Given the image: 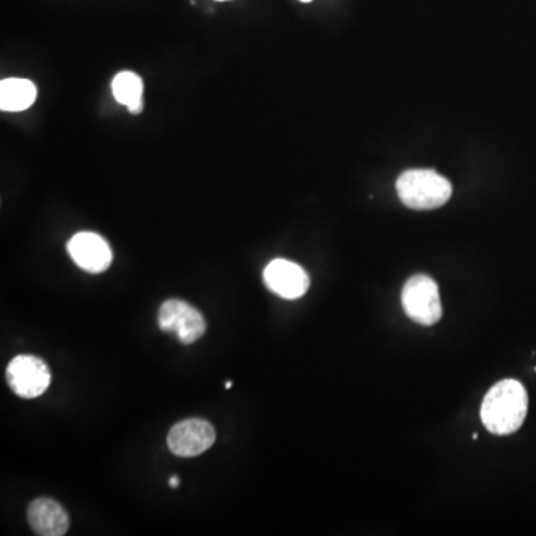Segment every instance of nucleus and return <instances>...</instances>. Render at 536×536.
I'll use <instances>...</instances> for the list:
<instances>
[{"instance_id":"obj_5","label":"nucleus","mask_w":536,"mask_h":536,"mask_svg":"<svg viewBox=\"0 0 536 536\" xmlns=\"http://www.w3.org/2000/svg\"><path fill=\"white\" fill-rule=\"evenodd\" d=\"M158 325L164 333L175 334L182 344H193L206 333L203 315L181 300H169L158 310Z\"/></svg>"},{"instance_id":"obj_8","label":"nucleus","mask_w":536,"mask_h":536,"mask_svg":"<svg viewBox=\"0 0 536 536\" xmlns=\"http://www.w3.org/2000/svg\"><path fill=\"white\" fill-rule=\"evenodd\" d=\"M264 282L273 294L285 300H297L310 286L306 270L288 260H274L264 270Z\"/></svg>"},{"instance_id":"obj_9","label":"nucleus","mask_w":536,"mask_h":536,"mask_svg":"<svg viewBox=\"0 0 536 536\" xmlns=\"http://www.w3.org/2000/svg\"><path fill=\"white\" fill-rule=\"evenodd\" d=\"M27 522L39 536H63L69 531L65 508L51 498H38L29 505Z\"/></svg>"},{"instance_id":"obj_7","label":"nucleus","mask_w":536,"mask_h":536,"mask_svg":"<svg viewBox=\"0 0 536 536\" xmlns=\"http://www.w3.org/2000/svg\"><path fill=\"white\" fill-rule=\"evenodd\" d=\"M67 251L73 263L88 273H102L111 267L114 260L109 243L99 234L88 231L75 234L67 243Z\"/></svg>"},{"instance_id":"obj_1","label":"nucleus","mask_w":536,"mask_h":536,"mask_svg":"<svg viewBox=\"0 0 536 536\" xmlns=\"http://www.w3.org/2000/svg\"><path fill=\"white\" fill-rule=\"evenodd\" d=\"M528 405V392L522 383L513 379L502 380L484 397L481 420L492 434L510 435L522 428Z\"/></svg>"},{"instance_id":"obj_2","label":"nucleus","mask_w":536,"mask_h":536,"mask_svg":"<svg viewBox=\"0 0 536 536\" xmlns=\"http://www.w3.org/2000/svg\"><path fill=\"white\" fill-rule=\"evenodd\" d=\"M449 179L434 170H407L397 181L398 197L414 210H432L444 206L452 197Z\"/></svg>"},{"instance_id":"obj_4","label":"nucleus","mask_w":536,"mask_h":536,"mask_svg":"<svg viewBox=\"0 0 536 536\" xmlns=\"http://www.w3.org/2000/svg\"><path fill=\"white\" fill-rule=\"evenodd\" d=\"M6 380H8L9 388L18 397L33 400V398L41 397L50 388V368L41 358L20 355L9 362L6 368Z\"/></svg>"},{"instance_id":"obj_15","label":"nucleus","mask_w":536,"mask_h":536,"mask_svg":"<svg viewBox=\"0 0 536 536\" xmlns=\"http://www.w3.org/2000/svg\"><path fill=\"white\" fill-rule=\"evenodd\" d=\"M218 2H225V0H218Z\"/></svg>"},{"instance_id":"obj_3","label":"nucleus","mask_w":536,"mask_h":536,"mask_svg":"<svg viewBox=\"0 0 536 536\" xmlns=\"http://www.w3.org/2000/svg\"><path fill=\"white\" fill-rule=\"evenodd\" d=\"M405 315L419 325L432 327L443 316L437 282L425 274L410 277L401 294Z\"/></svg>"},{"instance_id":"obj_14","label":"nucleus","mask_w":536,"mask_h":536,"mask_svg":"<svg viewBox=\"0 0 536 536\" xmlns=\"http://www.w3.org/2000/svg\"><path fill=\"white\" fill-rule=\"evenodd\" d=\"M300 2L309 3L312 2V0H300Z\"/></svg>"},{"instance_id":"obj_13","label":"nucleus","mask_w":536,"mask_h":536,"mask_svg":"<svg viewBox=\"0 0 536 536\" xmlns=\"http://www.w3.org/2000/svg\"><path fill=\"white\" fill-rule=\"evenodd\" d=\"M231 386H233V382H227V383H225V389H230Z\"/></svg>"},{"instance_id":"obj_11","label":"nucleus","mask_w":536,"mask_h":536,"mask_svg":"<svg viewBox=\"0 0 536 536\" xmlns=\"http://www.w3.org/2000/svg\"><path fill=\"white\" fill-rule=\"evenodd\" d=\"M112 93L120 105L127 106L130 114L136 115L143 108V82L133 72H120L112 81Z\"/></svg>"},{"instance_id":"obj_6","label":"nucleus","mask_w":536,"mask_h":536,"mask_svg":"<svg viewBox=\"0 0 536 536\" xmlns=\"http://www.w3.org/2000/svg\"><path fill=\"white\" fill-rule=\"evenodd\" d=\"M213 426L206 420L188 419L176 423L167 435V446L179 458H196L215 443Z\"/></svg>"},{"instance_id":"obj_10","label":"nucleus","mask_w":536,"mask_h":536,"mask_svg":"<svg viewBox=\"0 0 536 536\" xmlns=\"http://www.w3.org/2000/svg\"><path fill=\"white\" fill-rule=\"evenodd\" d=\"M35 84L29 79L9 78L0 82V109L3 112H23L36 100Z\"/></svg>"},{"instance_id":"obj_12","label":"nucleus","mask_w":536,"mask_h":536,"mask_svg":"<svg viewBox=\"0 0 536 536\" xmlns=\"http://www.w3.org/2000/svg\"><path fill=\"white\" fill-rule=\"evenodd\" d=\"M169 484H170V487H172V489H176V487L179 486L178 475H175V477L170 478Z\"/></svg>"}]
</instances>
